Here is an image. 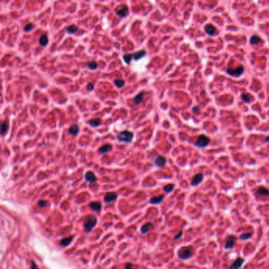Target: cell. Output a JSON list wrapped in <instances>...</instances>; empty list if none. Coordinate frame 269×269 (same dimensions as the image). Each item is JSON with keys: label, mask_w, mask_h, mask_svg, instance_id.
Here are the masks:
<instances>
[{"label": "cell", "mask_w": 269, "mask_h": 269, "mask_svg": "<svg viewBox=\"0 0 269 269\" xmlns=\"http://www.w3.org/2000/svg\"><path fill=\"white\" fill-rule=\"evenodd\" d=\"M164 199V195H159V196H155L151 198L149 200V203L152 204H160Z\"/></svg>", "instance_id": "obj_17"}, {"label": "cell", "mask_w": 269, "mask_h": 269, "mask_svg": "<svg viewBox=\"0 0 269 269\" xmlns=\"http://www.w3.org/2000/svg\"><path fill=\"white\" fill-rule=\"evenodd\" d=\"M122 58H123V60L125 63L130 64L131 60L133 59V55L132 54H126V55H124L122 56Z\"/></svg>", "instance_id": "obj_30"}, {"label": "cell", "mask_w": 269, "mask_h": 269, "mask_svg": "<svg viewBox=\"0 0 269 269\" xmlns=\"http://www.w3.org/2000/svg\"><path fill=\"white\" fill-rule=\"evenodd\" d=\"M193 254V248L190 245L181 247L178 250V256L182 260L189 259Z\"/></svg>", "instance_id": "obj_2"}, {"label": "cell", "mask_w": 269, "mask_h": 269, "mask_svg": "<svg viewBox=\"0 0 269 269\" xmlns=\"http://www.w3.org/2000/svg\"><path fill=\"white\" fill-rule=\"evenodd\" d=\"M193 111L194 113H197V112H199V109L197 107H193Z\"/></svg>", "instance_id": "obj_40"}, {"label": "cell", "mask_w": 269, "mask_h": 269, "mask_svg": "<svg viewBox=\"0 0 269 269\" xmlns=\"http://www.w3.org/2000/svg\"><path fill=\"white\" fill-rule=\"evenodd\" d=\"M245 262V260L242 257H238L235 259V260L232 263V264L230 266L229 269H240L242 266L243 265Z\"/></svg>", "instance_id": "obj_8"}, {"label": "cell", "mask_w": 269, "mask_h": 269, "mask_svg": "<svg viewBox=\"0 0 269 269\" xmlns=\"http://www.w3.org/2000/svg\"><path fill=\"white\" fill-rule=\"evenodd\" d=\"M117 198H118V194L116 193L109 192V193H107L104 196V202L106 204L111 203L115 201Z\"/></svg>", "instance_id": "obj_7"}, {"label": "cell", "mask_w": 269, "mask_h": 269, "mask_svg": "<svg viewBox=\"0 0 269 269\" xmlns=\"http://www.w3.org/2000/svg\"><path fill=\"white\" fill-rule=\"evenodd\" d=\"M114 83L115 85H116V87H118V88H122L125 86V81L122 80V79H116V80L114 81Z\"/></svg>", "instance_id": "obj_27"}, {"label": "cell", "mask_w": 269, "mask_h": 269, "mask_svg": "<svg viewBox=\"0 0 269 269\" xmlns=\"http://www.w3.org/2000/svg\"><path fill=\"white\" fill-rule=\"evenodd\" d=\"M125 269H133V268H132V265H131V264H130V263L126 264H125Z\"/></svg>", "instance_id": "obj_39"}, {"label": "cell", "mask_w": 269, "mask_h": 269, "mask_svg": "<svg viewBox=\"0 0 269 269\" xmlns=\"http://www.w3.org/2000/svg\"><path fill=\"white\" fill-rule=\"evenodd\" d=\"M235 240H236V237L234 235H229L226 239L225 249H231L234 245Z\"/></svg>", "instance_id": "obj_10"}, {"label": "cell", "mask_w": 269, "mask_h": 269, "mask_svg": "<svg viewBox=\"0 0 269 269\" xmlns=\"http://www.w3.org/2000/svg\"><path fill=\"white\" fill-rule=\"evenodd\" d=\"M252 236V233H245V234H242L240 235L239 239L242 240V241L248 240V239H249L251 238Z\"/></svg>", "instance_id": "obj_31"}, {"label": "cell", "mask_w": 269, "mask_h": 269, "mask_svg": "<svg viewBox=\"0 0 269 269\" xmlns=\"http://www.w3.org/2000/svg\"><path fill=\"white\" fill-rule=\"evenodd\" d=\"M88 207L90 208V209H92V211H95V212H100V210L102 208L101 204L98 201H92V202L89 203Z\"/></svg>", "instance_id": "obj_13"}, {"label": "cell", "mask_w": 269, "mask_h": 269, "mask_svg": "<svg viewBox=\"0 0 269 269\" xmlns=\"http://www.w3.org/2000/svg\"><path fill=\"white\" fill-rule=\"evenodd\" d=\"M133 137L134 135L132 132L129 130H124L118 134L117 139L121 142H124V143H130L133 140Z\"/></svg>", "instance_id": "obj_3"}, {"label": "cell", "mask_w": 269, "mask_h": 269, "mask_svg": "<svg viewBox=\"0 0 269 269\" xmlns=\"http://www.w3.org/2000/svg\"><path fill=\"white\" fill-rule=\"evenodd\" d=\"M73 236H70V237H67V238H62V239L60 240L59 245L61 246H63V247H67L73 242Z\"/></svg>", "instance_id": "obj_14"}, {"label": "cell", "mask_w": 269, "mask_h": 269, "mask_svg": "<svg viewBox=\"0 0 269 269\" xmlns=\"http://www.w3.org/2000/svg\"><path fill=\"white\" fill-rule=\"evenodd\" d=\"M87 89L88 90V91H93V89H94V85L92 84V83H88V85H87Z\"/></svg>", "instance_id": "obj_36"}, {"label": "cell", "mask_w": 269, "mask_h": 269, "mask_svg": "<svg viewBox=\"0 0 269 269\" xmlns=\"http://www.w3.org/2000/svg\"><path fill=\"white\" fill-rule=\"evenodd\" d=\"M182 234H183V232H182V231H181V232H180V233H179V234H178V235L175 237V238H174V239H175V240H178V239H179V238H181V237L182 236Z\"/></svg>", "instance_id": "obj_38"}, {"label": "cell", "mask_w": 269, "mask_h": 269, "mask_svg": "<svg viewBox=\"0 0 269 269\" xmlns=\"http://www.w3.org/2000/svg\"><path fill=\"white\" fill-rule=\"evenodd\" d=\"M88 67L92 70H96L98 68V63L96 62V61H92V62H88Z\"/></svg>", "instance_id": "obj_28"}, {"label": "cell", "mask_w": 269, "mask_h": 269, "mask_svg": "<svg viewBox=\"0 0 269 269\" xmlns=\"http://www.w3.org/2000/svg\"><path fill=\"white\" fill-rule=\"evenodd\" d=\"M9 130V122L8 120H5L3 123H2V127H1V133H2V135H5L6 133H7Z\"/></svg>", "instance_id": "obj_24"}, {"label": "cell", "mask_w": 269, "mask_h": 269, "mask_svg": "<svg viewBox=\"0 0 269 269\" xmlns=\"http://www.w3.org/2000/svg\"><path fill=\"white\" fill-rule=\"evenodd\" d=\"M39 42H40V44L42 46V47H46L47 46V44H48V37H47V34H43L40 40H39Z\"/></svg>", "instance_id": "obj_21"}, {"label": "cell", "mask_w": 269, "mask_h": 269, "mask_svg": "<svg viewBox=\"0 0 269 269\" xmlns=\"http://www.w3.org/2000/svg\"><path fill=\"white\" fill-rule=\"evenodd\" d=\"M210 143V139L205 135H200L199 136L197 140L196 141L195 145L199 148H205L208 146Z\"/></svg>", "instance_id": "obj_4"}, {"label": "cell", "mask_w": 269, "mask_h": 269, "mask_svg": "<svg viewBox=\"0 0 269 269\" xmlns=\"http://www.w3.org/2000/svg\"><path fill=\"white\" fill-rule=\"evenodd\" d=\"M97 223V218L93 215H88L84 220V228L87 233L92 232V229Z\"/></svg>", "instance_id": "obj_1"}, {"label": "cell", "mask_w": 269, "mask_h": 269, "mask_svg": "<svg viewBox=\"0 0 269 269\" xmlns=\"http://www.w3.org/2000/svg\"><path fill=\"white\" fill-rule=\"evenodd\" d=\"M78 30V28L76 25H71L66 28V32L69 34H73Z\"/></svg>", "instance_id": "obj_29"}, {"label": "cell", "mask_w": 269, "mask_h": 269, "mask_svg": "<svg viewBox=\"0 0 269 269\" xmlns=\"http://www.w3.org/2000/svg\"><path fill=\"white\" fill-rule=\"evenodd\" d=\"M144 97H145V93L144 92H140V93H138L137 96L134 97L133 99V101H134V103L135 104H138L139 103H140L142 100H144Z\"/></svg>", "instance_id": "obj_23"}, {"label": "cell", "mask_w": 269, "mask_h": 269, "mask_svg": "<svg viewBox=\"0 0 269 269\" xmlns=\"http://www.w3.org/2000/svg\"><path fill=\"white\" fill-rule=\"evenodd\" d=\"M47 201H46V200H39L38 203H37L38 206L40 207V208H44V207H46V206H47Z\"/></svg>", "instance_id": "obj_35"}, {"label": "cell", "mask_w": 269, "mask_h": 269, "mask_svg": "<svg viewBox=\"0 0 269 269\" xmlns=\"http://www.w3.org/2000/svg\"><path fill=\"white\" fill-rule=\"evenodd\" d=\"M174 188H175V185L173 184H168V185H166L164 187H163V190L167 193H171L173 191Z\"/></svg>", "instance_id": "obj_32"}, {"label": "cell", "mask_w": 269, "mask_h": 269, "mask_svg": "<svg viewBox=\"0 0 269 269\" xmlns=\"http://www.w3.org/2000/svg\"><path fill=\"white\" fill-rule=\"evenodd\" d=\"M245 68L242 66H239L238 67H237L236 69H231V68H228L227 70V73L233 77H238L240 75H242L244 73Z\"/></svg>", "instance_id": "obj_6"}, {"label": "cell", "mask_w": 269, "mask_h": 269, "mask_svg": "<svg viewBox=\"0 0 269 269\" xmlns=\"http://www.w3.org/2000/svg\"><path fill=\"white\" fill-rule=\"evenodd\" d=\"M257 193L261 196H269V189L264 186H260L257 189Z\"/></svg>", "instance_id": "obj_22"}, {"label": "cell", "mask_w": 269, "mask_h": 269, "mask_svg": "<svg viewBox=\"0 0 269 269\" xmlns=\"http://www.w3.org/2000/svg\"><path fill=\"white\" fill-rule=\"evenodd\" d=\"M203 178H204V175L203 174L201 173H198L197 174V175H195L191 181V185L192 186H197L202 181H203Z\"/></svg>", "instance_id": "obj_11"}, {"label": "cell", "mask_w": 269, "mask_h": 269, "mask_svg": "<svg viewBox=\"0 0 269 269\" xmlns=\"http://www.w3.org/2000/svg\"><path fill=\"white\" fill-rule=\"evenodd\" d=\"M85 180L89 182V183H95L97 182V177L96 176V175L91 170H88L85 173Z\"/></svg>", "instance_id": "obj_9"}, {"label": "cell", "mask_w": 269, "mask_h": 269, "mask_svg": "<svg viewBox=\"0 0 269 269\" xmlns=\"http://www.w3.org/2000/svg\"><path fill=\"white\" fill-rule=\"evenodd\" d=\"M267 141H269V137H266V139H265V140H264V142H267Z\"/></svg>", "instance_id": "obj_41"}, {"label": "cell", "mask_w": 269, "mask_h": 269, "mask_svg": "<svg viewBox=\"0 0 269 269\" xmlns=\"http://www.w3.org/2000/svg\"><path fill=\"white\" fill-rule=\"evenodd\" d=\"M88 125H90L92 127H97L101 124V119L100 118H94V119H91L90 121H88Z\"/></svg>", "instance_id": "obj_25"}, {"label": "cell", "mask_w": 269, "mask_h": 269, "mask_svg": "<svg viewBox=\"0 0 269 269\" xmlns=\"http://www.w3.org/2000/svg\"><path fill=\"white\" fill-rule=\"evenodd\" d=\"M115 11L118 16L120 18H125L128 15L129 13V8L126 5H119L115 9Z\"/></svg>", "instance_id": "obj_5"}, {"label": "cell", "mask_w": 269, "mask_h": 269, "mask_svg": "<svg viewBox=\"0 0 269 269\" xmlns=\"http://www.w3.org/2000/svg\"><path fill=\"white\" fill-rule=\"evenodd\" d=\"M166 162H167L166 159H165V158H164L163 156H162V155L157 156L156 159L155 160V166L159 167H163V166L166 164Z\"/></svg>", "instance_id": "obj_15"}, {"label": "cell", "mask_w": 269, "mask_h": 269, "mask_svg": "<svg viewBox=\"0 0 269 269\" xmlns=\"http://www.w3.org/2000/svg\"><path fill=\"white\" fill-rule=\"evenodd\" d=\"M242 99L245 103H249V102H251V100L252 99V97L250 96V95H249V94L244 93V94L242 95Z\"/></svg>", "instance_id": "obj_33"}, {"label": "cell", "mask_w": 269, "mask_h": 269, "mask_svg": "<svg viewBox=\"0 0 269 269\" xmlns=\"http://www.w3.org/2000/svg\"><path fill=\"white\" fill-rule=\"evenodd\" d=\"M33 25L32 24V23H28V25H26L25 26V28H24V31H25V32H26V33H28V32L31 31V30L33 29Z\"/></svg>", "instance_id": "obj_34"}, {"label": "cell", "mask_w": 269, "mask_h": 269, "mask_svg": "<svg viewBox=\"0 0 269 269\" xmlns=\"http://www.w3.org/2000/svg\"><path fill=\"white\" fill-rule=\"evenodd\" d=\"M112 148H113V147H112L111 145H110V144H105V145H103L102 147H100V148H99V153L101 154V155L105 154V153H107V152H110V151L112 150Z\"/></svg>", "instance_id": "obj_18"}, {"label": "cell", "mask_w": 269, "mask_h": 269, "mask_svg": "<svg viewBox=\"0 0 269 269\" xmlns=\"http://www.w3.org/2000/svg\"><path fill=\"white\" fill-rule=\"evenodd\" d=\"M79 131H80V128L77 125H73L69 129V133L71 136H76L78 134Z\"/></svg>", "instance_id": "obj_20"}, {"label": "cell", "mask_w": 269, "mask_h": 269, "mask_svg": "<svg viewBox=\"0 0 269 269\" xmlns=\"http://www.w3.org/2000/svg\"><path fill=\"white\" fill-rule=\"evenodd\" d=\"M132 55H133V59H134L135 61H137V60L142 58L143 57H145L147 55V52L145 50H140V51H137Z\"/></svg>", "instance_id": "obj_19"}, {"label": "cell", "mask_w": 269, "mask_h": 269, "mask_svg": "<svg viewBox=\"0 0 269 269\" xmlns=\"http://www.w3.org/2000/svg\"><path fill=\"white\" fill-rule=\"evenodd\" d=\"M31 269H39L36 264V263L34 262V260H32L31 261Z\"/></svg>", "instance_id": "obj_37"}, {"label": "cell", "mask_w": 269, "mask_h": 269, "mask_svg": "<svg viewBox=\"0 0 269 269\" xmlns=\"http://www.w3.org/2000/svg\"><path fill=\"white\" fill-rule=\"evenodd\" d=\"M153 228H154L153 223H150V222H148V223H146L145 224H144L143 226L141 227V228H140V233L143 234H147V233H148V232H149L152 229H153Z\"/></svg>", "instance_id": "obj_12"}, {"label": "cell", "mask_w": 269, "mask_h": 269, "mask_svg": "<svg viewBox=\"0 0 269 269\" xmlns=\"http://www.w3.org/2000/svg\"><path fill=\"white\" fill-rule=\"evenodd\" d=\"M261 39L260 38V36H257V35H253L250 38V43L251 44H258L261 42Z\"/></svg>", "instance_id": "obj_26"}, {"label": "cell", "mask_w": 269, "mask_h": 269, "mask_svg": "<svg viewBox=\"0 0 269 269\" xmlns=\"http://www.w3.org/2000/svg\"><path fill=\"white\" fill-rule=\"evenodd\" d=\"M204 30H205V32H206V33L208 34L209 36L216 35V29L212 25H210V24L207 25L204 28Z\"/></svg>", "instance_id": "obj_16"}]
</instances>
